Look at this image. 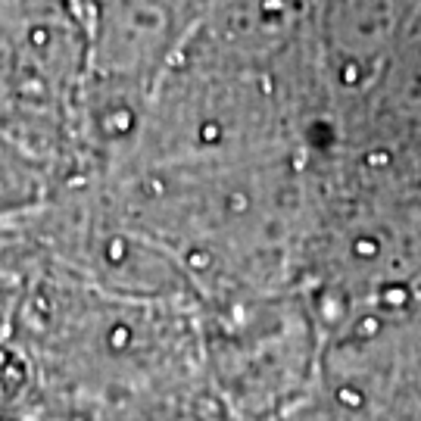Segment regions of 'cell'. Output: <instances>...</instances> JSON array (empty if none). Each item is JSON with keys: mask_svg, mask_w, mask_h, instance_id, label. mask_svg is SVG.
I'll return each instance as SVG.
<instances>
[{"mask_svg": "<svg viewBox=\"0 0 421 421\" xmlns=\"http://www.w3.org/2000/svg\"><path fill=\"white\" fill-rule=\"evenodd\" d=\"M69 19L60 13L34 16L28 19L22 31H16L9 56L3 63V81H0V100L6 112L25 119L31 125V134L44 125H53L56 112L63 109L72 78L75 53L78 47Z\"/></svg>", "mask_w": 421, "mask_h": 421, "instance_id": "1", "label": "cell"}]
</instances>
